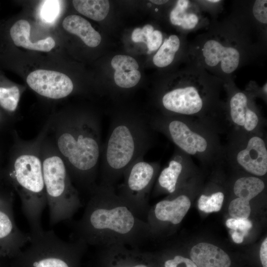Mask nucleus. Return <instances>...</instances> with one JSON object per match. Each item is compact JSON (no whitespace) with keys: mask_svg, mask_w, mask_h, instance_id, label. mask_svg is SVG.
I'll use <instances>...</instances> for the list:
<instances>
[{"mask_svg":"<svg viewBox=\"0 0 267 267\" xmlns=\"http://www.w3.org/2000/svg\"><path fill=\"white\" fill-rule=\"evenodd\" d=\"M237 161L251 174L265 175L267 172V150L264 141L258 136L251 138L246 148L238 153Z\"/></svg>","mask_w":267,"mask_h":267,"instance_id":"nucleus-14","label":"nucleus"},{"mask_svg":"<svg viewBox=\"0 0 267 267\" xmlns=\"http://www.w3.org/2000/svg\"></svg>","mask_w":267,"mask_h":267,"instance_id":"nucleus-44","label":"nucleus"},{"mask_svg":"<svg viewBox=\"0 0 267 267\" xmlns=\"http://www.w3.org/2000/svg\"><path fill=\"white\" fill-rule=\"evenodd\" d=\"M30 240V234L23 232L15 223L12 203L0 207V258L12 259Z\"/></svg>","mask_w":267,"mask_h":267,"instance_id":"nucleus-10","label":"nucleus"},{"mask_svg":"<svg viewBox=\"0 0 267 267\" xmlns=\"http://www.w3.org/2000/svg\"><path fill=\"white\" fill-rule=\"evenodd\" d=\"M191 205L189 198L185 195H179L170 200H164L157 203L150 209L146 222L150 232L159 223L179 224L186 214ZM152 235V234H151Z\"/></svg>","mask_w":267,"mask_h":267,"instance_id":"nucleus-11","label":"nucleus"},{"mask_svg":"<svg viewBox=\"0 0 267 267\" xmlns=\"http://www.w3.org/2000/svg\"><path fill=\"white\" fill-rule=\"evenodd\" d=\"M29 234V245L9 260L8 267H81L88 246L82 241H64L53 230Z\"/></svg>","mask_w":267,"mask_h":267,"instance_id":"nucleus-6","label":"nucleus"},{"mask_svg":"<svg viewBox=\"0 0 267 267\" xmlns=\"http://www.w3.org/2000/svg\"><path fill=\"white\" fill-rule=\"evenodd\" d=\"M265 188V183L261 179L254 177H243L234 183L235 194L242 199L249 201L261 193Z\"/></svg>","mask_w":267,"mask_h":267,"instance_id":"nucleus-22","label":"nucleus"},{"mask_svg":"<svg viewBox=\"0 0 267 267\" xmlns=\"http://www.w3.org/2000/svg\"><path fill=\"white\" fill-rule=\"evenodd\" d=\"M100 249L95 267H157L158 265L154 255L137 248L115 245Z\"/></svg>","mask_w":267,"mask_h":267,"instance_id":"nucleus-8","label":"nucleus"},{"mask_svg":"<svg viewBox=\"0 0 267 267\" xmlns=\"http://www.w3.org/2000/svg\"><path fill=\"white\" fill-rule=\"evenodd\" d=\"M111 64L115 71L138 70V64L133 57L125 55H117L112 58Z\"/></svg>","mask_w":267,"mask_h":267,"instance_id":"nucleus-30","label":"nucleus"},{"mask_svg":"<svg viewBox=\"0 0 267 267\" xmlns=\"http://www.w3.org/2000/svg\"><path fill=\"white\" fill-rule=\"evenodd\" d=\"M189 1L178 0L174 8L171 11L170 19L171 23L183 29L190 30L197 25L199 18L194 13L187 12Z\"/></svg>","mask_w":267,"mask_h":267,"instance_id":"nucleus-21","label":"nucleus"},{"mask_svg":"<svg viewBox=\"0 0 267 267\" xmlns=\"http://www.w3.org/2000/svg\"><path fill=\"white\" fill-rule=\"evenodd\" d=\"M154 30L153 27L151 25H146L142 28H136L133 32L132 40L135 43H146L148 35Z\"/></svg>","mask_w":267,"mask_h":267,"instance_id":"nucleus-35","label":"nucleus"},{"mask_svg":"<svg viewBox=\"0 0 267 267\" xmlns=\"http://www.w3.org/2000/svg\"><path fill=\"white\" fill-rule=\"evenodd\" d=\"M202 55L204 62L211 67H219L224 73L230 74L238 67L240 53L235 48L224 46L215 40H209L204 44Z\"/></svg>","mask_w":267,"mask_h":267,"instance_id":"nucleus-13","label":"nucleus"},{"mask_svg":"<svg viewBox=\"0 0 267 267\" xmlns=\"http://www.w3.org/2000/svg\"><path fill=\"white\" fill-rule=\"evenodd\" d=\"M150 1L152 2V3L158 4V5H161L166 3L168 1V0H151Z\"/></svg>","mask_w":267,"mask_h":267,"instance_id":"nucleus-39","label":"nucleus"},{"mask_svg":"<svg viewBox=\"0 0 267 267\" xmlns=\"http://www.w3.org/2000/svg\"><path fill=\"white\" fill-rule=\"evenodd\" d=\"M163 267H197L193 261L180 255H175L164 260Z\"/></svg>","mask_w":267,"mask_h":267,"instance_id":"nucleus-32","label":"nucleus"},{"mask_svg":"<svg viewBox=\"0 0 267 267\" xmlns=\"http://www.w3.org/2000/svg\"><path fill=\"white\" fill-rule=\"evenodd\" d=\"M230 232L232 239L236 243H241L243 241L244 237L246 236L244 233L236 230L231 229Z\"/></svg>","mask_w":267,"mask_h":267,"instance_id":"nucleus-37","label":"nucleus"},{"mask_svg":"<svg viewBox=\"0 0 267 267\" xmlns=\"http://www.w3.org/2000/svg\"><path fill=\"white\" fill-rule=\"evenodd\" d=\"M157 267H158V265H157Z\"/></svg>","mask_w":267,"mask_h":267,"instance_id":"nucleus-43","label":"nucleus"},{"mask_svg":"<svg viewBox=\"0 0 267 267\" xmlns=\"http://www.w3.org/2000/svg\"><path fill=\"white\" fill-rule=\"evenodd\" d=\"M180 46L179 38L172 35L166 39L154 55L153 62L158 67H164L169 65L174 59L176 52Z\"/></svg>","mask_w":267,"mask_h":267,"instance_id":"nucleus-24","label":"nucleus"},{"mask_svg":"<svg viewBox=\"0 0 267 267\" xmlns=\"http://www.w3.org/2000/svg\"><path fill=\"white\" fill-rule=\"evenodd\" d=\"M157 169L155 164L139 159L125 172L117 192L134 213L143 220L145 218L146 222L150 209L148 195Z\"/></svg>","mask_w":267,"mask_h":267,"instance_id":"nucleus-7","label":"nucleus"},{"mask_svg":"<svg viewBox=\"0 0 267 267\" xmlns=\"http://www.w3.org/2000/svg\"><path fill=\"white\" fill-rule=\"evenodd\" d=\"M7 260L0 258V267H8Z\"/></svg>","mask_w":267,"mask_h":267,"instance_id":"nucleus-40","label":"nucleus"},{"mask_svg":"<svg viewBox=\"0 0 267 267\" xmlns=\"http://www.w3.org/2000/svg\"><path fill=\"white\" fill-rule=\"evenodd\" d=\"M247 102V96L244 93H235L230 101V116L234 123L251 131L257 126L259 119L257 114L248 108Z\"/></svg>","mask_w":267,"mask_h":267,"instance_id":"nucleus-19","label":"nucleus"},{"mask_svg":"<svg viewBox=\"0 0 267 267\" xmlns=\"http://www.w3.org/2000/svg\"><path fill=\"white\" fill-rule=\"evenodd\" d=\"M10 203H12L11 198H6L0 196V207L3 206Z\"/></svg>","mask_w":267,"mask_h":267,"instance_id":"nucleus-38","label":"nucleus"},{"mask_svg":"<svg viewBox=\"0 0 267 267\" xmlns=\"http://www.w3.org/2000/svg\"><path fill=\"white\" fill-rule=\"evenodd\" d=\"M47 135L42 141L41 158L49 223L54 225L70 220L82 204L64 162Z\"/></svg>","mask_w":267,"mask_h":267,"instance_id":"nucleus-5","label":"nucleus"},{"mask_svg":"<svg viewBox=\"0 0 267 267\" xmlns=\"http://www.w3.org/2000/svg\"><path fill=\"white\" fill-rule=\"evenodd\" d=\"M90 195L82 217L74 224L76 239L100 248H137L152 236L147 222L126 205L114 187L98 185Z\"/></svg>","mask_w":267,"mask_h":267,"instance_id":"nucleus-1","label":"nucleus"},{"mask_svg":"<svg viewBox=\"0 0 267 267\" xmlns=\"http://www.w3.org/2000/svg\"><path fill=\"white\" fill-rule=\"evenodd\" d=\"M228 212L232 218L236 219H248L251 213L250 202L237 197L230 203Z\"/></svg>","mask_w":267,"mask_h":267,"instance_id":"nucleus-28","label":"nucleus"},{"mask_svg":"<svg viewBox=\"0 0 267 267\" xmlns=\"http://www.w3.org/2000/svg\"><path fill=\"white\" fill-rule=\"evenodd\" d=\"M190 258L197 267H229L231 260L222 249L208 243H200L190 250Z\"/></svg>","mask_w":267,"mask_h":267,"instance_id":"nucleus-16","label":"nucleus"},{"mask_svg":"<svg viewBox=\"0 0 267 267\" xmlns=\"http://www.w3.org/2000/svg\"><path fill=\"white\" fill-rule=\"evenodd\" d=\"M167 130L174 142L188 154L203 152L207 147L206 140L199 134L193 132L184 122L178 120L169 121Z\"/></svg>","mask_w":267,"mask_h":267,"instance_id":"nucleus-15","label":"nucleus"},{"mask_svg":"<svg viewBox=\"0 0 267 267\" xmlns=\"http://www.w3.org/2000/svg\"><path fill=\"white\" fill-rule=\"evenodd\" d=\"M267 83H266V84L264 86V92H266V93H267Z\"/></svg>","mask_w":267,"mask_h":267,"instance_id":"nucleus-42","label":"nucleus"},{"mask_svg":"<svg viewBox=\"0 0 267 267\" xmlns=\"http://www.w3.org/2000/svg\"><path fill=\"white\" fill-rule=\"evenodd\" d=\"M52 141L71 180L90 194L96 183L102 144L100 121L89 114L60 117L47 123Z\"/></svg>","mask_w":267,"mask_h":267,"instance_id":"nucleus-2","label":"nucleus"},{"mask_svg":"<svg viewBox=\"0 0 267 267\" xmlns=\"http://www.w3.org/2000/svg\"><path fill=\"white\" fill-rule=\"evenodd\" d=\"M163 40L162 33L157 30H154L148 36L146 44L149 52L158 49L161 45Z\"/></svg>","mask_w":267,"mask_h":267,"instance_id":"nucleus-34","label":"nucleus"},{"mask_svg":"<svg viewBox=\"0 0 267 267\" xmlns=\"http://www.w3.org/2000/svg\"><path fill=\"white\" fill-rule=\"evenodd\" d=\"M253 13L255 18L260 22L267 23V0H256L253 6Z\"/></svg>","mask_w":267,"mask_h":267,"instance_id":"nucleus-33","label":"nucleus"},{"mask_svg":"<svg viewBox=\"0 0 267 267\" xmlns=\"http://www.w3.org/2000/svg\"><path fill=\"white\" fill-rule=\"evenodd\" d=\"M20 95V89L16 86L0 87V106L8 112H14L18 107Z\"/></svg>","mask_w":267,"mask_h":267,"instance_id":"nucleus-25","label":"nucleus"},{"mask_svg":"<svg viewBox=\"0 0 267 267\" xmlns=\"http://www.w3.org/2000/svg\"><path fill=\"white\" fill-rule=\"evenodd\" d=\"M74 8L81 14L95 21H101L107 15L110 8L107 0H74Z\"/></svg>","mask_w":267,"mask_h":267,"instance_id":"nucleus-20","label":"nucleus"},{"mask_svg":"<svg viewBox=\"0 0 267 267\" xmlns=\"http://www.w3.org/2000/svg\"><path fill=\"white\" fill-rule=\"evenodd\" d=\"M60 12L58 0H44L40 9V17L46 23H52L57 18Z\"/></svg>","mask_w":267,"mask_h":267,"instance_id":"nucleus-29","label":"nucleus"},{"mask_svg":"<svg viewBox=\"0 0 267 267\" xmlns=\"http://www.w3.org/2000/svg\"><path fill=\"white\" fill-rule=\"evenodd\" d=\"M223 199L224 195L221 192L210 196L202 195L198 200V207L201 211L207 213L218 212L222 207Z\"/></svg>","mask_w":267,"mask_h":267,"instance_id":"nucleus-26","label":"nucleus"},{"mask_svg":"<svg viewBox=\"0 0 267 267\" xmlns=\"http://www.w3.org/2000/svg\"><path fill=\"white\" fill-rule=\"evenodd\" d=\"M31 26L29 23L24 19L16 22L10 29V35L17 46L26 49L44 52L50 51L55 45L53 39L50 37L36 42L30 40Z\"/></svg>","mask_w":267,"mask_h":267,"instance_id":"nucleus-17","label":"nucleus"},{"mask_svg":"<svg viewBox=\"0 0 267 267\" xmlns=\"http://www.w3.org/2000/svg\"><path fill=\"white\" fill-rule=\"evenodd\" d=\"M182 171V165L178 159L171 160L168 166L162 171L158 177V186L170 193H174Z\"/></svg>","mask_w":267,"mask_h":267,"instance_id":"nucleus-23","label":"nucleus"},{"mask_svg":"<svg viewBox=\"0 0 267 267\" xmlns=\"http://www.w3.org/2000/svg\"><path fill=\"white\" fill-rule=\"evenodd\" d=\"M260 257L263 267H267V238L263 242L260 251Z\"/></svg>","mask_w":267,"mask_h":267,"instance_id":"nucleus-36","label":"nucleus"},{"mask_svg":"<svg viewBox=\"0 0 267 267\" xmlns=\"http://www.w3.org/2000/svg\"><path fill=\"white\" fill-rule=\"evenodd\" d=\"M226 225L229 229L244 233L247 236L252 227V222L248 219H236L231 218L226 222Z\"/></svg>","mask_w":267,"mask_h":267,"instance_id":"nucleus-31","label":"nucleus"},{"mask_svg":"<svg viewBox=\"0 0 267 267\" xmlns=\"http://www.w3.org/2000/svg\"><path fill=\"white\" fill-rule=\"evenodd\" d=\"M151 128L149 121L138 115L121 114L110 121L102 145L99 185L114 187L132 164L143 158L150 145Z\"/></svg>","mask_w":267,"mask_h":267,"instance_id":"nucleus-3","label":"nucleus"},{"mask_svg":"<svg viewBox=\"0 0 267 267\" xmlns=\"http://www.w3.org/2000/svg\"><path fill=\"white\" fill-rule=\"evenodd\" d=\"M29 87L44 97L59 99L70 95L74 85L66 75L57 71L39 69L30 73L26 78Z\"/></svg>","mask_w":267,"mask_h":267,"instance_id":"nucleus-9","label":"nucleus"},{"mask_svg":"<svg viewBox=\"0 0 267 267\" xmlns=\"http://www.w3.org/2000/svg\"><path fill=\"white\" fill-rule=\"evenodd\" d=\"M163 106L167 110L181 114L191 115L199 112L203 106L202 99L193 86H186L171 90L162 98Z\"/></svg>","mask_w":267,"mask_h":267,"instance_id":"nucleus-12","label":"nucleus"},{"mask_svg":"<svg viewBox=\"0 0 267 267\" xmlns=\"http://www.w3.org/2000/svg\"><path fill=\"white\" fill-rule=\"evenodd\" d=\"M207 1L210 2L215 3V2H218L220 1V0H207Z\"/></svg>","mask_w":267,"mask_h":267,"instance_id":"nucleus-41","label":"nucleus"},{"mask_svg":"<svg viewBox=\"0 0 267 267\" xmlns=\"http://www.w3.org/2000/svg\"><path fill=\"white\" fill-rule=\"evenodd\" d=\"M141 78V74L138 70L115 71L114 82L122 89H130L135 86Z\"/></svg>","mask_w":267,"mask_h":267,"instance_id":"nucleus-27","label":"nucleus"},{"mask_svg":"<svg viewBox=\"0 0 267 267\" xmlns=\"http://www.w3.org/2000/svg\"><path fill=\"white\" fill-rule=\"evenodd\" d=\"M62 26L69 33L78 36L88 46H98L101 41L100 34L94 30L90 23L77 15H70L65 17Z\"/></svg>","mask_w":267,"mask_h":267,"instance_id":"nucleus-18","label":"nucleus"},{"mask_svg":"<svg viewBox=\"0 0 267 267\" xmlns=\"http://www.w3.org/2000/svg\"><path fill=\"white\" fill-rule=\"evenodd\" d=\"M48 131L46 124L39 135L18 144L9 178L21 202L22 210L30 227L31 234L44 230L41 218L47 205L41 158V145Z\"/></svg>","mask_w":267,"mask_h":267,"instance_id":"nucleus-4","label":"nucleus"}]
</instances>
